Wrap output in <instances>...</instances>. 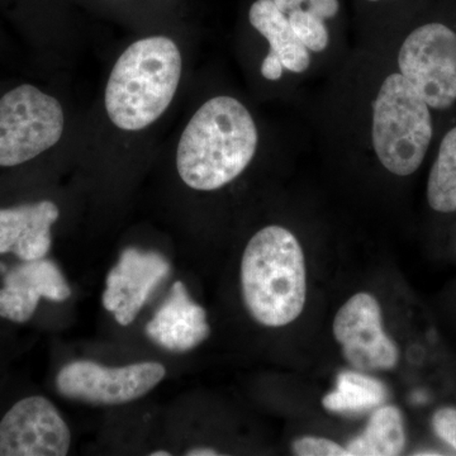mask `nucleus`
Returning <instances> with one entry per match:
<instances>
[{"instance_id":"obj_1","label":"nucleus","mask_w":456,"mask_h":456,"mask_svg":"<svg viewBox=\"0 0 456 456\" xmlns=\"http://www.w3.org/2000/svg\"><path fill=\"white\" fill-rule=\"evenodd\" d=\"M188 41L173 28L123 42L83 110L74 167L101 193H123L154 164L184 95Z\"/></svg>"},{"instance_id":"obj_2","label":"nucleus","mask_w":456,"mask_h":456,"mask_svg":"<svg viewBox=\"0 0 456 456\" xmlns=\"http://www.w3.org/2000/svg\"><path fill=\"white\" fill-rule=\"evenodd\" d=\"M82 117L56 77L0 73V180L50 178L74 167Z\"/></svg>"},{"instance_id":"obj_3","label":"nucleus","mask_w":456,"mask_h":456,"mask_svg":"<svg viewBox=\"0 0 456 456\" xmlns=\"http://www.w3.org/2000/svg\"><path fill=\"white\" fill-rule=\"evenodd\" d=\"M260 131L250 108L228 93L198 102L171 127L152 167L170 184L194 194L221 191L241 178L256 158Z\"/></svg>"},{"instance_id":"obj_4","label":"nucleus","mask_w":456,"mask_h":456,"mask_svg":"<svg viewBox=\"0 0 456 456\" xmlns=\"http://www.w3.org/2000/svg\"><path fill=\"white\" fill-rule=\"evenodd\" d=\"M240 283L246 310L259 325L279 329L294 322L307 298L298 239L277 224L260 228L242 254Z\"/></svg>"},{"instance_id":"obj_5","label":"nucleus","mask_w":456,"mask_h":456,"mask_svg":"<svg viewBox=\"0 0 456 456\" xmlns=\"http://www.w3.org/2000/svg\"><path fill=\"white\" fill-rule=\"evenodd\" d=\"M434 136L431 108L403 75L387 77L373 104L371 140L384 169L412 175L424 163Z\"/></svg>"},{"instance_id":"obj_6","label":"nucleus","mask_w":456,"mask_h":456,"mask_svg":"<svg viewBox=\"0 0 456 456\" xmlns=\"http://www.w3.org/2000/svg\"><path fill=\"white\" fill-rule=\"evenodd\" d=\"M53 178L0 180V257L32 261L49 256L61 203Z\"/></svg>"},{"instance_id":"obj_7","label":"nucleus","mask_w":456,"mask_h":456,"mask_svg":"<svg viewBox=\"0 0 456 456\" xmlns=\"http://www.w3.org/2000/svg\"><path fill=\"white\" fill-rule=\"evenodd\" d=\"M398 73L434 110L456 103V31L440 22L417 27L402 44Z\"/></svg>"},{"instance_id":"obj_8","label":"nucleus","mask_w":456,"mask_h":456,"mask_svg":"<svg viewBox=\"0 0 456 456\" xmlns=\"http://www.w3.org/2000/svg\"><path fill=\"white\" fill-rule=\"evenodd\" d=\"M167 368L156 362L114 368L77 360L60 369L55 386L59 395L68 399L94 406H119L145 397L163 382Z\"/></svg>"},{"instance_id":"obj_9","label":"nucleus","mask_w":456,"mask_h":456,"mask_svg":"<svg viewBox=\"0 0 456 456\" xmlns=\"http://www.w3.org/2000/svg\"><path fill=\"white\" fill-rule=\"evenodd\" d=\"M70 446V428L45 395H20L0 412V456H65Z\"/></svg>"},{"instance_id":"obj_10","label":"nucleus","mask_w":456,"mask_h":456,"mask_svg":"<svg viewBox=\"0 0 456 456\" xmlns=\"http://www.w3.org/2000/svg\"><path fill=\"white\" fill-rule=\"evenodd\" d=\"M332 329L351 367L362 371L397 367L398 346L384 331L382 308L371 294L351 297L336 314Z\"/></svg>"},{"instance_id":"obj_11","label":"nucleus","mask_w":456,"mask_h":456,"mask_svg":"<svg viewBox=\"0 0 456 456\" xmlns=\"http://www.w3.org/2000/svg\"><path fill=\"white\" fill-rule=\"evenodd\" d=\"M70 297V285L55 261L0 260V320L25 325L35 318L42 301L61 303Z\"/></svg>"},{"instance_id":"obj_12","label":"nucleus","mask_w":456,"mask_h":456,"mask_svg":"<svg viewBox=\"0 0 456 456\" xmlns=\"http://www.w3.org/2000/svg\"><path fill=\"white\" fill-rule=\"evenodd\" d=\"M29 68L37 74L59 75L79 53V47L57 26L42 0H0Z\"/></svg>"},{"instance_id":"obj_13","label":"nucleus","mask_w":456,"mask_h":456,"mask_svg":"<svg viewBox=\"0 0 456 456\" xmlns=\"http://www.w3.org/2000/svg\"><path fill=\"white\" fill-rule=\"evenodd\" d=\"M170 264L158 251L127 248L108 273L102 303L121 326L139 316L156 287L170 274Z\"/></svg>"},{"instance_id":"obj_14","label":"nucleus","mask_w":456,"mask_h":456,"mask_svg":"<svg viewBox=\"0 0 456 456\" xmlns=\"http://www.w3.org/2000/svg\"><path fill=\"white\" fill-rule=\"evenodd\" d=\"M146 335L164 350L187 353L209 338L211 327L204 308L191 298L185 284L178 281L147 322Z\"/></svg>"},{"instance_id":"obj_15","label":"nucleus","mask_w":456,"mask_h":456,"mask_svg":"<svg viewBox=\"0 0 456 456\" xmlns=\"http://www.w3.org/2000/svg\"><path fill=\"white\" fill-rule=\"evenodd\" d=\"M248 23L269 45L268 53L281 59L290 73H305L311 65V51L297 37L287 14L273 0H255L248 9Z\"/></svg>"},{"instance_id":"obj_16","label":"nucleus","mask_w":456,"mask_h":456,"mask_svg":"<svg viewBox=\"0 0 456 456\" xmlns=\"http://www.w3.org/2000/svg\"><path fill=\"white\" fill-rule=\"evenodd\" d=\"M406 445L403 416L395 406L378 408L364 432L347 445V455L395 456Z\"/></svg>"},{"instance_id":"obj_17","label":"nucleus","mask_w":456,"mask_h":456,"mask_svg":"<svg viewBox=\"0 0 456 456\" xmlns=\"http://www.w3.org/2000/svg\"><path fill=\"white\" fill-rule=\"evenodd\" d=\"M386 398V386L379 380L358 371H342L335 391L325 395L322 404L331 412L356 413L380 406Z\"/></svg>"},{"instance_id":"obj_18","label":"nucleus","mask_w":456,"mask_h":456,"mask_svg":"<svg viewBox=\"0 0 456 456\" xmlns=\"http://www.w3.org/2000/svg\"><path fill=\"white\" fill-rule=\"evenodd\" d=\"M428 202L434 211H456V126L441 140L428 180Z\"/></svg>"},{"instance_id":"obj_19","label":"nucleus","mask_w":456,"mask_h":456,"mask_svg":"<svg viewBox=\"0 0 456 456\" xmlns=\"http://www.w3.org/2000/svg\"><path fill=\"white\" fill-rule=\"evenodd\" d=\"M288 20L297 37L311 53H322L327 49L330 35L325 20L305 8L290 12Z\"/></svg>"},{"instance_id":"obj_20","label":"nucleus","mask_w":456,"mask_h":456,"mask_svg":"<svg viewBox=\"0 0 456 456\" xmlns=\"http://www.w3.org/2000/svg\"><path fill=\"white\" fill-rule=\"evenodd\" d=\"M29 70L31 68L22 47L17 44V41L12 40L7 32L0 27V73Z\"/></svg>"},{"instance_id":"obj_21","label":"nucleus","mask_w":456,"mask_h":456,"mask_svg":"<svg viewBox=\"0 0 456 456\" xmlns=\"http://www.w3.org/2000/svg\"><path fill=\"white\" fill-rule=\"evenodd\" d=\"M293 452L299 456H344L346 448L325 437L305 436L293 443Z\"/></svg>"},{"instance_id":"obj_22","label":"nucleus","mask_w":456,"mask_h":456,"mask_svg":"<svg viewBox=\"0 0 456 456\" xmlns=\"http://www.w3.org/2000/svg\"><path fill=\"white\" fill-rule=\"evenodd\" d=\"M432 426L437 436L456 450V408H440L432 417Z\"/></svg>"},{"instance_id":"obj_23","label":"nucleus","mask_w":456,"mask_h":456,"mask_svg":"<svg viewBox=\"0 0 456 456\" xmlns=\"http://www.w3.org/2000/svg\"><path fill=\"white\" fill-rule=\"evenodd\" d=\"M284 66L274 53H268L260 64V74L268 82H278L283 77Z\"/></svg>"},{"instance_id":"obj_24","label":"nucleus","mask_w":456,"mask_h":456,"mask_svg":"<svg viewBox=\"0 0 456 456\" xmlns=\"http://www.w3.org/2000/svg\"><path fill=\"white\" fill-rule=\"evenodd\" d=\"M307 11L311 13L316 14L321 20H326L329 18L335 17L340 9V3L338 0H310L305 4Z\"/></svg>"},{"instance_id":"obj_25","label":"nucleus","mask_w":456,"mask_h":456,"mask_svg":"<svg viewBox=\"0 0 456 456\" xmlns=\"http://www.w3.org/2000/svg\"><path fill=\"white\" fill-rule=\"evenodd\" d=\"M11 336L7 332H0V377L4 370L5 360L11 358L12 344Z\"/></svg>"},{"instance_id":"obj_26","label":"nucleus","mask_w":456,"mask_h":456,"mask_svg":"<svg viewBox=\"0 0 456 456\" xmlns=\"http://www.w3.org/2000/svg\"><path fill=\"white\" fill-rule=\"evenodd\" d=\"M273 2H274V4L288 16L290 12L303 8V5L305 7V4H307L310 0H273Z\"/></svg>"},{"instance_id":"obj_27","label":"nucleus","mask_w":456,"mask_h":456,"mask_svg":"<svg viewBox=\"0 0 456 456\" xmlns=\"http://www.w3.org/2000/svg\"><path fill=\"white\" fill-rule=\"evenodd\" d=\"M187 456H217L221 455L217 450L213 448H207V446H198V448L188 449L185 452Z\"/></svg>"},{"instance_id":"obj_28","label":"nucleus","mask_w":456,"mask_h":456,"mask_svg":"<svg viewBox=\"0 0 456 456\" xmlns=\"http://www.w3.org/2000/svg\"><path fill=\"white\" fill-rule=\"evenodd\" d=\"M171 452L167 450H156V452H150V456H170Z\"/></svg>"},{"instance_id":"obj_29","label":"nucleus","mask_w":456,"mask_h":456,"mask_svg":"<svg viewBox=\"0 0 456 456\" xmlns=\"http://www.w3.org/2000/svg\"><path fill=\"white\" fill-rule=\"evenodd\" d=\"M416 455H440L439 452H417Z\"/></svg>"},{"instance_id":"obj_30","label":"nucleus","mask_w":456,"mask_h":456,"mask_svg":"<svg viewBox=\"0 0 456 456\" xmlns=\"http://www.w3.org/2000/svg\"><path fill=\"white\" fill-rule=\"evenodd\" d=\"M369 2H379V0H369Z\"/></svg>"}]
</instances>
